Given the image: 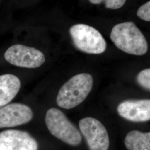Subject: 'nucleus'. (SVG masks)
<instances>
[{
    "label": "nucleus",
    "mask_w": 150,
    "mask_h": 150,
    "mask_svg": "<svg viewBox=\"0 0 150 150\" xmlns=\"http://www.w3.org/2000/svg\"><path fill=\"white\" fill-rule=\"evenodd\" d=\"M110 38L116 46L127 54H145L148 44L144 35L132 22L118 23L113 27Z\"/></svg>",
    "instance_id": "1"
},
{
    "label": "nucleus",
    "mask_w": 150,
    "mask_h": 150,
    "mask_svg": "<svg viewBox=\"0 0 150 150\" xmlns=\"http://www.w3.org/2000/svg\"><path fill=\"white\" fill-rule=\"evenodd\" d=\"M21 87V81L15 75L0 76V107L8 104L15 97Z\"/></svg>",
    "instance_id": "10"
},
{
    "label": "nucleus",
    "mask_w": 150,
    "mask_h": 150,
    "mask_svg": "<svg viewBox=\"0 0 150 150\" xmlns=\"http://www.w3.org/2000/svg\"><path fill=\"white\" fill-rule=\"evenodd\" d=\"M118 114L132 122H145L150 119V100H127L120 103Z\"/></svg>",
    "instance_id": "9"
},
{
    "label": "nucleus",
    "mask_w": 150,
    "mask_h": 150,
    "mask_svg": "<svg viewBox=\"0 0 150 150\" xmlns=\"http://www.w3.org/2000/svg\"><path fill=\"white\" fill-rule=\"evenodd\" d=\"M137 15L141 19L144 21H150V1H148L139 7L137 12Z\"/></svg>",
    "instance_id": "13"
},
{
    "label": "nucleus",
    "mask_w": 150,
    "mask_h": 150,
    "mask_svg": "<svg viewBox=\"0 0 150 150\" xmlns=\"http://www.w3.org/2000/svg\"><path fill=\"white\" fill-rule=\"evenodd\" d=\"M93 84L91 75L83 73L75 75L60 88L56 99L57 105L64 109L76 107L89 95Z\"/></svg>",
    "instance_id": "2"
},
{
    "label": "nucleus",
    "mask_w": 150,
    "mask_h": 150,
    "mask_svg": "<svg viewBox=\"0 0 150 150\" xmlns=\"http://www.w3.org/2000/svg\"><path fill=\"white\" fill-rule=\"evenodd\" d=\"M89 1L93 4H100L102 3L103 0H89Z\"/></svg>",
    "instance_id": "15"
},
{
    "label": "nucleus",
    "mask_w": 150,
    "mask_h": 150,
    "mask_svg": "<svg viewBox=\"0 0 150 150\" xmlns=\"http://www.w3.org/2000/svg\"><path fill=\"white\" fill-rule=\"evenodd\" d=\"M0 150H38V144L26 131L8 129L0 132Z\"/></svg>",
    "instance_id": "8"
},
{
    "label": "nucleus",
    "mask_w": 150,
    "mask_h": 150,
    "mask_svg": "<svg viewBox=\"0 0 150 150\" xmlns=\"http://www.w3.org/2000/svg\"><path fill=\"white\" fill-rule=\"evenodd\" d=\"M71 37L76 47L89 54L103 53L107 43L101 33L94 27L85 24H77L69 30Z\"/></svg>",
    "instance_id": "4"
},
{
    "label": "nucleus",
    "mask_w": 150,
    "mask_h": 150,
    "mask_svg": "<svg viewBox=\"0 0 150 150\" xmlns=\"http://www.w3.org/2000/svg\"><path fill=\"white\" fill-rule=\"evenodd\" d=\"M32 118V110L24 104L13 103L0 107V129L26 124Z\"/></svg>",
    "instance_id": "7"
},
{
    "label": "nucleus",
    "mask_w": 150,
    "mask_h": 150,
    "mask_svg": "<svg viewBox=\"0 0 150 150\" xmlns=\"http://www.w3.org/2000/svg\"><path fill=\"white\" fill-rule=\"evenodd\" d=\"M138 83L145 89H150V69H146L141 71L137 76Z\"/></svg>",
    "instance_id": "12"
},
{
    "label": "nucleus",
    "mask_w": 150,
    "mask_h": 150,
    "mask_svg": "<svg viewBox=\"0 0 150 150\" xmlns=\"http://www.w3.org/2000/svg\"><path fill=\"white\" fill-rule=\"evenodd\" d=\"M45 123L50 133L56 138L71 146L80 144L82 136L80 131L59 109L51 108L48 110Z\"/></svg>",
    "instance_id": "3"
},
{
    "label": "nucleus",
    "mask_w": 150,
    "mask_h": 150,
    "mask_svg": "<svg viewBox=\"0 0 150 150\" xmlns=\"http://www.w3.org/2000/svg\"><path fill=\"white\" fill-rule=\"evenodd\" d=\"M79 127L90 150H108L110 139L107 129L100 121L85 117L79 122Z\"/></svg>",
    "instance_id": "6"
},
{
    "label": "nucleus",
    "mask_w": 150,
    "mask_h": 150,
    "mask_svg": "<svg viewBox=\"0 0 150 150\" xmlns=\"http://www.w3.org/2000/svg\"><path fill=\"white\" fill-rule=\"evenodd\" d=\"M4 57L10 64L28 69L38 68L45 62V56L41 51L20 44L12 45L8 48Z\"/></svg>",
    "instance_id": "5"
},
{
    "label": "nucleus",
    "mask_w": 150,
    "mask_h": 150,
    "mask_svg": "<svg viewBox=\"0 0 150 150\" xmlns=\"http://www.w3.org/2000/svg\"><path fill=\"white\" fill-rule=\"evenodd\" d=\"M125 145L128 150H150V133L131 131L125 137Z\"/></svg>",
    "instance_id": "11"
},
{
    "label": "nucleus",
    "mask_w": 150,
    "mask_h": 150,
    "mask_svg": "<svg viewBox=\"0 0 150 150\" xmlns=\"http://www.w3.org/2000/svg\"><path fill=\"white\" fill-rule=\"evenodd\" d=\"M103 1L107 8L117 10L124 5L126 0H103Z\"/></svg>",
    "instance_id": "14"
}]
</instances>
